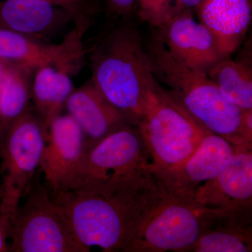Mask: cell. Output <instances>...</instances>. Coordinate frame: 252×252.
<instances>
[{
	"mask_svg": "<svg viewBox=\"0 0 252 252\" xmlns=\"http://www.w3.org/2000/svg\"><path fill=\"white\" fill-rule=\"evenodd\" d=\"M50 4L72 13L78 21H87L86 13V0H44Z\"/></svg>",
	"mask_w": 252,
	"mask_h": 252,
	"instance_id": "7402d4cb",
	"label": "cell"
},
{
	"mask_svg": "<svg viewBox=\"0 0 252 252\" xmlns=\"http://www.w3.org/2000/svg\"><path fill=\"white\" fill-rule=\"evenodd\" d=\"M194 10L199 22L212 32L223 54L230 57L251 24V0H200Z\"/></svg>",
	"mask_w": 252,
	"mask_h": 252,
	"instance_id": "9a60e30c",
	"label": "cell"
},
{
	"mask_svg": "<svg viewBox=\"0 0 252 252\" xmlns=\"http://www.w3.org/2000/svg\"><path fill=\"white\" fill-rule=\"evenodd\" d=\"M112 195L61 190L54 194L77 240L86 248L123 252L142 182Z\"/></svg>",
	"mask_w": 252,
	"mask_h": 252,
	"instance_id": "5b68a950",
	"label": "cell"
},
{
	"mask_svg": "<svg viewBox=\"0 0 252 252\" xmlns=\"http://www.w3.org/2000/svg\"><path fill=\"white\" fill-rule=\"evenodd\" d=\"M31 70L8 63L0 86V135L13 122L28 110L31 95Z\"/></svg>",
	"mask_w": 252,
	"mask_h": 252,
	"instance_id": "ffe728a7",
	"label": "cell"
},
{
	"mask_svg": "<svg viewBox=\"0 0 252 252\" xmlns=\"http://www.w3.org/2000/svg\"><path fill=\"white\" fill-rule=\"evenodd\" d=\"M87 23L77 26L59 44H44L32 37L0 30V59L29 70L45 66L74 69L73 64L82 55L81 38Z\"/></svg>",
	"mask_w": 252,
	"mask_h": 252,
	"instance_id": "7c38bea8",
	"label": "cell"
},
{
	"mask_svg": "<svg viewBox=\"0 0 252 252\" xmlns=\"http://www.w3.org/2000/svg\"><path fill=\"white\" fill-rule=\"evenodd\" d=\"M8 62L0 59V86L1 82L4 79L5 72H6V68H7Z\"/></svg>",
	"mask_w": 252,
	"mask_h": 252,
	"instance_id": "484cf974",
	"label": "cell"
},
{
	"mask_svg": "<svg viewBox=\"0 0 252 252\" xmlns=\"http://www.w3.org/2000/svg\"><path fill=\"white\" fill-rule=\"evenodd\" d=\"M235 146L210 132L193 155L180 166L166 171L151 172L169 192L192 203L197 188L215 178L230 162Z\"/></svg>",
	"mask_w": 252,
	"mask_h": 252,
	"instance_id": "8fae6325",
	"label": "cell"
},
{
	"mask_svg": "<svg viewBox=\"0 0 252 252\" xmlns=\"http://www.w3.org/2000/svg\"><path fill=\"white\" fill-rule=\"evenodd\" d=\"M90 59L91 80L137 126L158 85L140 32L127 23L114 28L99 41Z\"/></svg>",
	"mask_w": 252,
	"mask_h": 252,
	"instance_id": "7a4b0ae2",
	"label": "cell"
},
{
	"mask_svg": "<svg viewBox=\"0 0 252 252\" xmlns=\"http://www.w3.org/2000/svg\"><path fill=\"white\" fill-rule=\"evenodd\" d=\"M157 36L170 54L192 70L207 74L228 56L223 54L212 32L193 17V10L178 11L156 28Z\"/></svg>",
	"mask_w": 252,
	"mask_h": 252,
	"instance_id": "9c48e42d",
	"label": "cell"
},
{
	"mask_svg": "<svg viewBox=\"0 0 252 252\" xmlns=\"http://www.w3.org/2000/svg\"><path fill=\"white\" fill-rule=\"evenodd\" d=\"M47 127L28 109L0 135V208L11 222L40 167Z\"/></svg>",
	"mask_w": 252,
	"mask_h": 252,
	"instance_id": "ba28073f",
	"label": "cell"
},
{
	"mask_svg": "<svg viewBox=\"0 0 252 252\" xmlns=\"http://www.w3.org/2000/svg\"><path fill=\"white\" fill-rule=\"evenodd\" d=\"M137 3L139 17L154 28L165 24L178 12L175 0H137Z\"/></svg>",
	"mask_w": 252,
	"mask_h": 252,
	"instance_id": "44dd1931",
	"label": "cell"
},
{
	"mask_svg": "<svg viewBox=\"0 0 252 252\" xmlns=\"http://www.w3.org/2000/svg\"><path fill=\"white\" fill-rule=\"evenodd\" d=\"M200 1V0H175V6L178 11L185 9L193 10Z\"/></svg>",
	"mask_w": 252,
	"mask_h": 252,
	"instance_id": "d4e9b609",
	"label": "cell"
},
{
	"mask_svg": "<svg viewBox=\"0 0 252 252\" xmlns=\"http://www.w3.org/2000/svg\"><path fill=\"white\" fill-rule=\"evenodd\" d=\"M107 8L112 14L127 16L132 12L137 0H105Z\"/></svg>",
	"mask_w": 252,
	"mask_h": 252,
	"instance_id": "603a6c76",
	"label": "cell"
},
{
	"mask_svg": "<svg viewBox=\"0 0 252 252\" xmlns=\"http://www.w3.org/2000/svg\"><path fill=\"white\" fill-rule=\"evenodd\" d=\"M192 203L223 212L252 211V144L235 146L230 162L215 178L197 188Z\"/></svg>",
	"mask_w": 252,
	"mask_h": 252,
	"instance_id": "30bf717a",
	"label": "cell"
},
{
	"mask_svg": "<svg viewBox=\"0 0 252 252\" xmlns=\"http://www.w3.org/2000/svg\"><path fill=\"white\" fill-rule=\"evenodd\" d=\"M75 16L44 0H0V30L24 35H43Z\"/></svg>",
	"mask_w": 252,
	"mask_h": 252,
	"instance_id": "2e32d148",
	"label": "cell"
},
{
	"mask_svg": "<svg viewBox=\"0 0 252 252\" xmlns=\"http://www.w3.org/2000/svg\"><path fill=\"white\" fill-rule=\"evenodd\" d=\"M220 212L170 193L151 172L136 195L122 252H187Z\"/></svg>",
	"mask_w": 252,
	"mask_h": 252,
	"instance_id": "6da1fadb",
	"label": "cell"
},
{
	"mask_svg": "<svg viewBox=\"0 0 252 252\" xmlns=\"http://www.w3.org/2000/svg\"><path fill=\"white\" fill-rule=\"evenodd\" d=\"M86 151L84 133L70 115L61 114L50 124L40 168L53 194L63 190Z\"/></svg>",
	"mask_w": 252,
	"mask_h": 252,
	"instance_id": "4fadbf2b",
	"label": "cell"
},
{
	"mask_svg": "<svg viewBox=\"0 0 252 252\" xmlns=\"http://www.w3.org/2000/svg\"><path fill=\"white\" fill-rule=\"evenodd\" d=\"M144 47L156 80L192 117L234 145L252 144V110H242L227 100L206 74L175 59L154 34Z\"/></svg>",
	"mask_w": 252,
	"mask_h": 252,
	"instance_id": "3957f363",
	"label": "cell"
},
{
	"mask_svg": "<svg viewBox=\"0 0 252 252\" xmlns=\"http://www.w3.org/2000/svg\"><path fill=\"white\" fill-rule=\"evenodd\" d=\"M207 75L227 100L242 110H252L251 64L227 58L210 69Z\"/></svg>",
	"mask_w": 252,
	"mask_h": 252,
	"instance_id": "d6986e66",
	"label": "cell"
},
{
	"mask_svg": "<svg viewBox=\"0 0 252 252\" xmlns=\"http://www.w3.org/2000/svg\"><path fill=\"white\" fill-rule=\"evenodd\" d=\"M136 127L150 158L152 172L180 166L210 132L159 84L145 115Z\"/></svg>",
	"mask_w": 252,
	"mask_h": 252,
	"instance_id": "8992f818",
	"label": "cell"
},
{
	"mask_svg": "<svg viewBox=\"0 0 252 252\" xmlns=\"http://www.w3.org/2000/svg\"><path fill=\"white\" fill-rule=\"evenodd\" d=\"M71 69L45 66L36 69L32 94L35 110L46 127L61 115L63 107L74 91L69 72Z\"/></svg>",
	"mask_w": 252,
	"mask_h": 252,
	"instance_id": "ac0fdd59",
	"label": "cell"
},
{
	"mask_svg": "<svg viewBox=\"0 0 252 252\" xmlns=\"http://www.w3.org/2000/svg\"><path fill=\"white\" fill-rule=\"evenodd\" d=\"M11 220L9 252H89L46 183L34 182Z\"/></svg>",
	"mask_w": 252,
	"mask_h": 252,
	"instance_id": "52a82bcc",
	"label": "cell"
},
{
	"mask_svg": "<svg viewBox=\"0 0 252 252\" xmlns=\"http://www.w3.org/2000/svg\"><path fill=\"white\" fill-rule=\"evenodd\" d=\"M65 108L80 126L85 137L86 150L112 132L131 124L92 80L73 91L66 102Z\"/></svg>",
	"mask_w": 252,
	"mask_h": 252,
	"instance_id": "5bb4252c",
	"label": "cell"
},
{
	"mask_svg": "<svg viewBox=\"0 0 252 252\" xmlns=\"http://www.w3.org/2000/svg\"><path fill=\"white\" fill-rule=\"evenodd\" d=\"M251 252L252 211L220 214L187 251Z\"/></svg>",
	"mask_w": 252,
	"mask_h": 252,
	"instance_id": "e0dca14e",
	"label": "cell"
},
{
	"mask_svg": "<svg viewBox=\"0 0 252 252\" xmlns=\"http://www.w3.org/2000/svg\"><path fill=\"white\" fill-rule=\"evenodd\" d=\"M11 222L0 208V252H9V245L7 243L10 238Z\"/></svg>",
	"mask_w": 252,
	"mask_h": 252,
	"instance_id": "cb8c5ba5",
	"label": "cell"
},
{
	"mask_svg": "<svg viewBox=\"0 0 252 252\" xmlns=\"http://www.w3.org/2000/svg\"><path fill=\"white\" fill-rule=\"evenodd\" d=\"M150 165L140 132L130 124L87 149L61 190L112 195L140 183Z\"/></svg>",
	"mask_w": 252,
	"mask_h": 252,
	"instance_id": "277c9868",
	"label": "cell"
}]
</instances>
